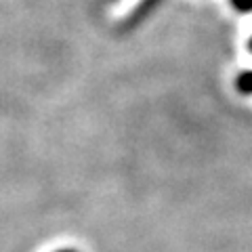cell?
<instances>
[{
    "label": "cell",
    "instance_id": "obj_1",
    "mask_svg": "<svg viewBox=\"0 0 252 252\" xmlns=\"http://www.w3.org/2000/svg\"><path fill=\"white\" fill-rule=\"evenodd\" d=\"M57 252H78V250H72V248H69V250H57Z\"/></svg>",
    "mask_w": 252,
    "mask_h": 252
}]
</instances>
